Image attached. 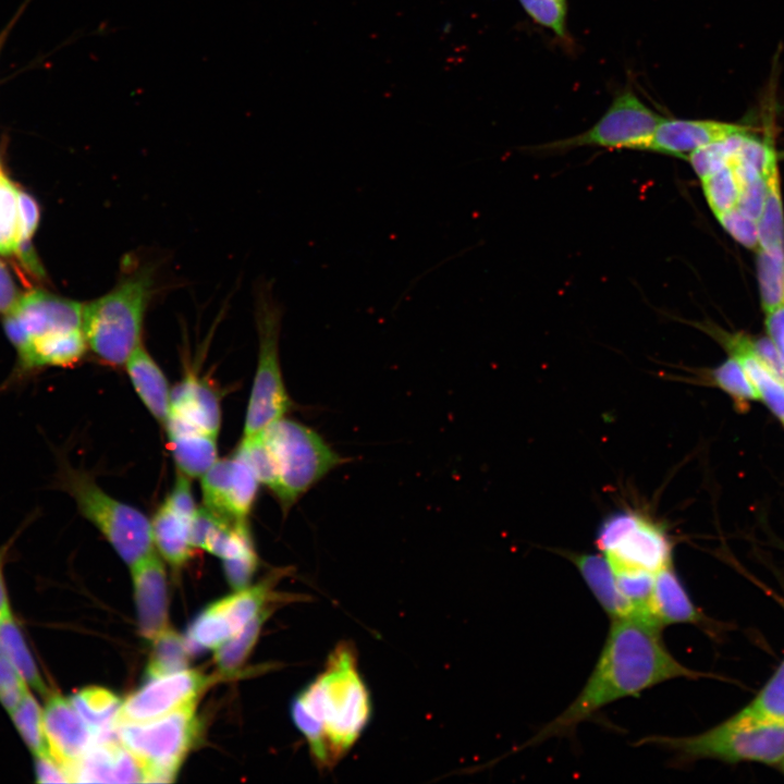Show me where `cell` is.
Instances as JSON below:
<instances>
[{
    "label": "cell",
    "mask_w": 784,
    "mask_h": 784,
    "mask_svg": "<svg viewBox=\"0 0 784 784\" xmlns=\"http://www.w3.org/2000/svg\"><path fill=\"white\" fill-rule=\"evenodd\" d=\"M84 305L44 291H30L12 310L30 340L47 333L82 329Z\"/></svg>",
    "instance_id": "cell-17"
},
{
    "label": "cell",
    "mask_w": 784,
    "mask_h": 784,
    "mask_svg": "<svg viewBox=\"0 0 784 784\" xmlns=\"http://www.w3.org/2000/svg\"><path fill=\"white\" fill-rule=\"evenodd\" d=\"M146 667L147 679L186 670L188 653L186 640L171 628H166L152 640Z\"/></svg>",
    "instance_id": "cell-31"
},
{
    "label": "cell",
    "mask_w": 784,
    "mask_h": 784,
    "mask_svg": "<svg viewBox=\"0 0 784 784\" xmlns=\"http://www.w3.org/2000/svg\"><path fill=\"white\" fill-rule=\"evenodd\" d=\"M124 366L140 401L159 422L164 424L170 412L171 391L164 373L143 343Z\"/></svg>",
    "instance_id": "cell-24"
},
{
    "label": "cell",
    "mask_w": 784,
    "mask_h": 784,
    "mask_svg": "<svg viewBox=\"0 0 784 784\" xmlns=\"http://www.w3.org/2000/svg\"><path fill=\"white\" fill-rule=\"evenodd\" d=\"M722 343L730 355L738 359L751 380L759 401L781 420L784 418V382L757 355L752 339L742 333L730 334L713 327L707 329Z\"/></svg>",
    "instance_id": "cell-20"
},
{
    "label": "cell",
    "mask_w": 784,
    "mask_h": 784,
    "mask_svg": "<svg viewBox=\"0 0 784 784\" xmlns=\"http://www.w3.org/2000/svg\"><path fill=\"white\" fill-rule=\"evenodd\" d=\"M576 566L591 593L612 618L637 617L636 608L620 590L613 569L602 554L564 552Z\"/></svg>",
    "instance_id": "cell-22"
},
{
    "label": "cell",
    "mask_w": 784,
    "mask_h": 784,
    "mask_svg": "<svg viewBox=\"0 0 784 784\" xmlns=\"http://www.w3.org/2000/svg\"><path fill=\"white\" fill-rule=\"evenodd\" d=\"M291 715L318 768H333L356 743L371 715L353 645L339 644L323 671L293 700Z\"/></svg>",
    "instance_id": "cell-2"
},
{
    "label": "cell",
    "mask_w": 784,
    "mask_h": 784,
    "mask_svg": "<svg viewBox=\"0 0 784 784\" xmlns=\"http://www.w3.org/2000/svg\"><path fill=\"white\" fill-rule=\"evenodd\" d=\"M211 681L201 672L188 670L147 679L144 686L122 701L114 725L163 716L196 701Z\"/></svg>",
    "instance_id": "cell-11"
},
{
    "label": "cell",
    "mask_w": 784,
    "mask_h": 784,
    "mask_svg": "<svg viewBox=\"0 0 784 784\" xmlns=\"http://www.w3.org/2000/svg\"><path fill=\"white\" fill-rule=\"evenodd\" d=\"M29 238L30 237L21 236L14 254L16 255L23 267L26 269L25 271H27L35 278L42 279L44 269L35 254L34 247Z\"/></svg>",
    "instance_id": "cell-48"
},
{
    "label": "cell",
    "mask_w": 784,
    "mask_h": 784,
    "mask_svg": "<svg viewBox=\"0 0 784 784\" xmlns=\"http://www.w3.org/2000/svg\"><path fill=\"white\" fill-rule=\"evenodd\" d=\"M169 415L218 436L221 421L218 395L208 382L194 373L185 376L171 390Z\"/></svg>",
    "instance_id": "cell-18"
},
{
    "label": "cell",
    "mask_w": 784,
    "mask_h": 784,
    "mask_svg": "<svg viewBox=\"0 0 784 784\" xmlns=\"http://www.w3.org/2000/svg\"><path fill=\"white\" fill-rule=\"evenodd\" d=\"M15 727L34 756L49 752L45 733L44 708L28 690L10 712Z\"/></svg>",
    "instance_id": "cell-34"
},
{
    "label": "cell",
    "mask_w": 784,
    "mask_h": 784,
    "mask_svg": "<svg viewBox=\"0 0 784 784\" xmlns=\"http://www.w3.org/2000/svg\"><path fill=\"white\" fill-rule=\"evenodd\" d=\"M140 634L152 640L168 628L167 583L155 551L131 566Z\"/></svg>",
    "instance_id": "cell-15"
},
{
    "label": "cell",
    "mask_w": 784,
    "mask_h": 784,
    "mask_svg": "<svg viewBox=\"0 0 784 784\" xmlns=\"http://www.w3.org/2000/svg\"><path fill=\"white\" fill-rule=\"evenodd\" d=\"M757 274L764 314L784 306V253L757 250Z\"/></svg>",
    "instance_id": "cell-35"
},
{
    "label": "cell",
    "mask_w": 784,
    "mask_h": 784,
    "mask_svg": "<svg viewBox=\"0 0 784 784\" xmlns=\"http://www.w3.org/2000/svg\"><path fill=\"white\" fill-rule=\"evenodd\" d=\"M706 200L715 217L735 208L742 193L740 177L731 162L701 179Z\"/></svg>",
    "instance_id": "cell-33"
},
{
    "label": "cell",
    "mask_w": 784,
    "mask_h": 784,
    "mask_svg": "<svg viewBox=\"0 0 784 784\" xmlns=\"http://www.w3.org/2000/svg\"><path fill=\"white\" fill-rule=\"evenodd\" d=\"M70 700L94 732L96 742L107 739L122 705L120 698L107 688L90 686L76 691Z\"/></svg>",
    "instance_id": "cell-26"
},
{
    "label": "cell",
    "mask_w": 784,
    "mask_h": 784,
    "mask_svg": "<svg viewBox=\"0 0 784 784\" xmlns=\"http://www.w3.org/2000/svg\"><path fill=\"white\" fill-rule=\"evenodd\" d=\"M744 709L757 718L784 724V659L757 696Z\"/></svg>",
    "instance_id": "cell-37"
},
{
    "label": "cell",
    "mask_w": 784,
    "mask_h": 784,
    "mask_svg": "<svg viewBox=\"0 0 784 784\" xmlns=\"http://www.w3.org/2000/svg\"><path fill=\"white\" fill-rule=\"evenodd\" d=\"M71 782L79 783H145V772L138 759L120 742L110 738L96 742L70 768Z\"/></svg>",
    "instance_id": "cell-16"
},
{
    "label": "cell",
    "mask_w": 784,
    "mask_h": 784,
    "mask_svg": "<svg viewBox=\"0 0 784 784\" xmlns=\"http://www.w3.org/2000/svg\"><path fill=\"white\" fill-rule=\"evenodd\" d=\"M17 209L21 236L30 237L39 220V208L35 199L27 193L17 189Z\"/></svg>",
    "instance_id": "cell-45"
},
{
    "label": "cell",
    "mask_w": 784,
    "mask_h": 784,
    "mask_svg": "<svg viewBox=\"0 0 784 784\" xmlns=\"http://www.w3.org/2000/svg\"><path fill=\"white\" fill-rule=\"evenodd\" d=\"M773 597H774V599L777 600V602L784 608V599H783V598H780V597L776 596V595H773Z\"/></svg>",
    "instance_id": "cell-51"
},
{
    "label": "cell",
    "mask_w": 784,
    "mask_h": 784,
    "mask_svg": "<svg viewBox=\"0 0 784 784\" xmlns=\"http://www.w3.org/2000/svg\"><path fill=\"white\" fill-rule=\"evenodd\" d=\"M21 297L9 268L0 260V314L12 311Z\"/></svg>",
    "instance_id": "cell-46"
},
{
    "label": "cell",
    "mask_w": 784,
    "mask_h": 784,
    "mask_svg": "<svg viewBox=\"0 0 784 784\" xmlns=\"http://www.w3.org/2000/svg\"><path fill=\"white\" fill-rule=\"evenodd\" d=\"M750 131L751 127L745 124L715 120L663 119L645 150L687 159L701 147Z\"/></svg>",
    "instance_id": "cell-14"
},
{
    "label": "cell",
    "mask_w": 784,
    "mask_h": 784,
    "mask_svg": "<svg viewBox=\"0 0 784 784\" xmlns=\"http://www.w3.org/2000/svg\"><path fill=\"white\" fill-rule=\"evenodd\" d=\"M35 773L38 783L71 782L68 768L49 752L35 756Z\"/></svg>",
    "instance_id": "cell-44"
},
{
    "label": "cell",
    "mask_w": 784,
    "mask_h": 784,
    "mask_svg": "<svg viewBox=\"0 0 784 784\" xmlns=\"http://www.w3.org/2000/svg\"><path fill=\"white\" fill-rule=\"evenodd\" d=\"M163 425L180 473L188 478L201 477L218 460L217 436L170 415Z\"/></svg>",
    "instance_id": "cell-21"
},
{
    "label": "cell",
    "mask_w": 784,
    "mask_h": 784,
    "mask_svg": "<svg viewBox=\"0 0 784 784\" xmlns=\"http://www.w3.org/2000/svg\"><path fill=\"white\" fill-rule=\"evenodd\" d=\"M235 453L267 486L286 513L330 471L347 463L314 429L286 418L270 422L253 436L243 437Z\"/></svg>",
    "instance_id": "cell-3"
},
{
    "label": "cell",
    "mask_w": 784,
    "mask_h": 784,
    "mask_svg": "<svg viewBox=\"0 0 784 784\" xmlns=\"http://www.w3.org/2000/svg\"><path fill=\"white\" fill-rule=\"evenodd\" d=\"M283 310L269 282L260 283L255 293V321L258 334V362L248 400L244 437L253 436L270 422L285 416L292 407L284 385L279 339Z\"/></svg>",
    "instance_id": "cell-7"
},
{
    "label": "cell",
    "mask_w": 784,
    "mask_h": 784,
    "mask_svg": "<svg viewBox=\"0 0 784 784\" xmlns=\"http://www.w3.org/2000/svg\"><path fill=\"white\" fill-rule=\"evenodd\" d=\"M270 607L261 610L240 632L216 649L215 661L223 675H234L244 664L255 646L265 621L270 615Z\"/></svg>",
    "instance_id": "cell-30"
},
{
    "label": "cell",
    "mask_w": 784,
    "mask_h": 784,
    "mask_svg": "<svg viewBox=\"0 0 784 784\" xmlns=\"http://www.w3.org/2000/svg\"><path fill=\"white\" fill-rule=\"evenodd\" d=\"M49 751L69 770L96 743V736L70 698L50 691L44 707ZM71 777V776H70Z\"/></svg>",
    "instance_id": "cell-13"
},
{
    "label": "cell",
    "mask_w": 784,
    "mask_h": 784,
    "mask_svg": "<svg viewBox=\"0 0 784 784\" xmlns=\"http://www.w3.org/2000/svg\"><path fill=\"white\" fill-rule=\"evenodd\" d=\"M200 478L205 507L230 520H246L260 482L241 456L217 460Z\"/></svg>",
    "instance_id": "cell-12"
},
{
    "label": "cell",
    "mask_w": 784,
    "mask_h": 784,
    "mask_svg": "<svg viewBox=\"0 0 784 784\" xmlns=\"http://www.w3.org/2000/svg\"><path fill=\"white\" fill-rule=\"evenodd\" d=\"M768 338L784 359V306L765 314Z\"/></svg>",
    "instance_id": "cell-47"
},
{
    "label": "cell",
    "mask_w": 784,
    "mask_h": 784,
    "mask_svg": "<svg viewBox=\"0 0 784 784\" xmlns=\"http://www.w3.org/2000/svg\"><path fill=\"white\" fill-rule=\"evenodd\" d=\"M706 377L709 383L725 392L739 411L747 409L751 402L759 401V395L747 372L732 355L711 369Z\"/></svg>",
    "instance_id": "cell-32"
},
{
    "label": "cell",
    "mask_w": 784,
    "mask_h": 784,
    "mask_svg": "<svg viewBox=\"0 0 784 784\" xmlns=\"http://www.w3.org/2000/svg\"><path fill=\"white\" fill-rule=\"evenodd\" d=\"M270 581L236 590L209 608L225 623L233 636L249 623L270 601Z\"/></svg>",
    "instance_id": "cell-27"
},
{
    "label": "cell",
    "mask_w": 784,
    "mask_h": 784,
    "mask_svg": "<svg viewBox=\"0 0 784 784\" xmlns=\"http://www.w3.org/2000/svg\"><path fill=\"white\" fill-rule=\"evenodd\" d=\"M19 672L0 656V702L10 713L28 691Z\"/></svg>",
    "instance_id": "cell-41"
},
{
    "label": "cell",
    "mask_w": 784,
    "mask_h": 784,
    "mask_svg": "<svg viewBox=\"0 0 784 784\" xmlns=\"http://www.w3.org/2000/svg\"><path fill=\"white\" fill-rule=\"evenodd\" d=\"M777 764H779L780 769L782 770V772L784 773V759L782 761H780Z\"/></svg>",
    "instance_id": "cell-52"
},
{
    "label": "cell",
    "mask_w": 784,
    "mask_h": 784,
    "mask_svg": "<svg viewBox=\"0 0 784 784\" xmlns=\"http://www.w3.org/2000/svg\"><path fill=\"white\" fill-rule=\"evenodd\" d=\"M20 237L17 188L3 175L0 169V254H13Z\"/></svg>",
    "instance_id": "cell-36"
},
{
    "label": "cell",
    "mask_w": 784,
    "mask_h": 784,
    "mask_svg": "<svg viewBox=\"0 0 784 784\" xmlns=\"http://www.w3.org/2000/svg\"><path fill=\"white\" fill-rule=\"evenodd\" d=\"M716 219L736 242L748 249L758 250L759 238L756 218L737 206L718 216Z\"/></svg>",
    "instance_id": "cell-40"
},
{
    "label": "cell",
    "mask_w": 784,
    "mask_h": 784,
    "mask_svg": "<svg viewBox=\"0 0 784 784\" xmlns=\"http://www.w3.org/2000/svg\"><path fill=\"white\" fill-rule=\"evenodd\" d=\"M257 565L258 558L255 551L237 558L223 560L226 580L235 590L248 587Z\"/></svg>",
    "instance_id": "cell-42"
},
{
    "label": "cell",
    "mask_w": 784,
    "mask_h": 784,
    "mask_svg": "<svg viewBox=\"0 0 784 784\" xmlns=\"http://www.w3.org/2000/svg\"><path fill=\"white\" fill-rule=\"evenodd\" d=\"M639 744L673 751L681 761L710 758L777 764L784 759V724L757 718L743 709L701 734L688 737L649 736Z\"/></svg>",
    "instance_id": "cell-5"
},
{
    "label": "cell",
    "mask_w": 784,
    "mask_h": 784,
    "mask_svg": "<svg viewBox=\"0 0 784 784\" xmlns=\"http://www.w3.org/2000/svg\"><path fill=\"white\" fill-rule=\"evenodd\" d=\"M7 551L8 547L0 548V623L12 616L3 577V565L7 556Z\"/></svg>",
    "instance_id": "cell-49"
},
{
    "label": "cell",
    "mask_w": 784,
    "mask_h": 784,
    "mask_svg": "<svg viewBox=\"0 0 784 784\" xmlns=\"http://www.w3.org/2000/svg\"><path fill=\"white\" fill-rule=\"evenodd\" d=\"M661 629L637 617L612 620L600 657L580 693L525 746L566 736L609 703L637 696L660 683L702 676L684 666L669 652L662 641Z\"/></svg>",
    "instance_id": "cell-1"
},
{
    "label": "cell",
    "mask_w": 784,
    "mask_h": 784,
    "mask_svg": "<svg viewBox=\"0 0 784 784\" xmlns=\"http://www.w3.org/2000/svg\"><path fill=\"white\" fill-rule=\"evenodd\" d=\"M9 30H10V28L7 27V28L0 34V49H1V47H2V45H3V42H4V40H5V38L8 37Z\"/></svg>",
    "instance_id": "cell-50"
},
{
    "label": "cell",
    "mask_w": 784,
    "mask_h": 784,
    "mask_svg": "<svg viewBox=\"0 0 784 784\" xmlns=\"http://www.w3.org/2000/svg\"><path fill=\"white\" fill-rule=\"evenodd\" d=\"M164 501L175 512L189 519L194 518L198 509L195 504L188 477L182 473L177 474L174 487Z\"/></svg>",
    "instance_id": "cell-43"
},
{
    "label": "cell",
    "mask_w": 784,
    "mask_h": 784,
    "mask_svg": "<svg viewBox=\"0 0 784 784\" xmlns=\"http://www.w3.org/2000/svg\"><path fill=\"white\" fill-rule=\"evenodd\" d=\"M0 656L19 672L28 687L45 696L50 694L13 616L0 623Z\"/></svg>",
    "instance_id": "cell-28"
},
{
    "label": "cell",
    "mask_w": 784,
    "mask_h": 784,
    "mask_svg": "<svg viewBox=\"0 0 784 784\" xmlns=\"http://www.w3.org/2000/svg\"><path fill=\"white\" fill-rule=\"evenodd\" d=\"M192 520L175 512L166 501L150 520L154 543L173 566H182L194 555L196 548L191 541Z\"/></svg>",
    "instance_id": "cell-25"
},
{
    "label": "cell",
    "mask_w": 784,
    "mask_h": 784,
    "mask_svg": "<svg viewBox=\"0 0 784 784\" xmlns=\"http://www.w3.org/2000/svg\"><path fill=\"white\" fill-rule=\"evenodd\" d=\"M596 544L613 573L656 575L672 565V540L658 523L634 511H618L600 525Z\"/></svg>",
    "instance_id": "cell-9"
},
{
    "label": "cell",
    "mask_w": 784,
    "mask_h": 784,
    "mask_svg": "<svg viewBox=\"0 0 784 784\" xmlns=\"http://www.w3.org/2000/svg\"><path fill=\"white\" fill-rule=\"evenodd\" d=\"M156 273L151 264L130 262L109 292L84 305L87 346L102 363L125 365L142 344L145 315L157 293Z\"/></svg>",
    "instance_id": "cell-4"
},
{
    "label": "cell",
    "mask_w": 784,
    "mask_h": 784,
    "mask_svg": "<svg viewBox=\"0 0 784 784\" xmlns=\"http://www.w3.org/2000/svg\"><path fill=\"white\" fill-rule=\"evenodd\" d=\"M119 742L140 762L145 783H170L197 738L196 701L146 722L114 725Z\"/></svg>",
    "instance_id": "cell-8"
},
{
    "label": "cell",
    "mask_w": 784,
    "mask_h": 784,
    "mask_svg": "<svg viewBox=\"0 0 784 784\" xmlns=\"http://www.w3.org/2000/svg\"><path fill=\"white\" fill-rule=\"evenodd\" d=\"M58 482L130 567L154 551L151 522L143 512L109 495L89 474L65 462Z\"/></svg>",
    "instance_id": "cell-6"
},
{
    "label": "cell",
    "mask_w": 784,
    "mask_h": 784,
    "mask_svg": "<svg viewBox=\"0 0 784 784\" xmlns=\"http://www.w3.org/2000/svg\"><path fill=\"white\" fill-rule=\"evenodd\" d=\"M647 614L649 621L660 628L676 623L700 626L707 624L706 617L690 600L672 565L654 575Z\"/></svg>",
    "instance_id": "cell-19"
},
{
    "label": "cell",
    "mask_w": 784,
    "mask_h": 784,
    "mask_svg": "<svg viewBox=\"0 0 784 784\" xmlns=\"http://www.w3.org/2000/svg\"><path fill=\"white\" fill-rule=\"evenodd\" d=\"M757 222L758 250L784 253V210L777 168L767 176V193Z\"/></svg>",
    "instance_id": "cell-29"
},
{
    "label": "cell",
    "mask_w": 784,
    "mask_h": 784,
    "mask_svg": "<svg viewBox=\"0 0 784 784\" xmlns=\"http://www.w3.org/2000/svg\"><path fill=\"white\" fill-rule=\"evenodd\" d=\"M537 24L550 29L565 45H572L567 32V0H518Z\"/></svg>",
    "instance_id": "cell-38"
},
{
    "label": "cell",
    "mask_w": 784,
    "mask_h": 784,
    "mask_svg": "<svg viewBox=\"0 0 784 784\" xmlns=\"http://www.w3.org/2000/svg\"><path fill=\"white\" fill-rule=\"evenodd\" d=\"M781 422H782V425L784 426V418H783V419H781Z\"/></svg>",
    "instance_id": "cell-53"
},
{
    "label": "cell",
    "mask_w": 784,
    "mask_h": 784,
    "mask_svg": "<svg viewBox=\"0 0 784 784\" xmlns=\"http://www.w3.org/2000/svg\"><path fill=\"white\" fill-rule=\"evenodd\" d=\"M87 348L83 329L52 332L33 339L19 360L24 370L69 367L78 363Z\"/></svg>",
    "instance_id": "cell-23"
},
{
    "label": "cell",
    "mask_w": 784,
    "mask_h": 784,
    "mask_svg": "<svg viewBox=\"0 0 784 784\" xmlns=\"http://www.w3.org/2000/svg\"><path fill=\"white\" fill-rule=\"evenodd\" d=\"M739 134L701 147L687 157V160L700 180L728 163L735 150L737 136Z\"/></svg>",
    "instance_id": "cell-39"
},
{
    "label": "cell",
    "mask_w": 784,
    "mask_h": 784,
    "mask_svg": "<svg viewBox=\"0 0 784 784\" xmlns=\"http://www.w3.org/2000/svg\"><path fill=\"white\" fill-rule=\"evenodd\" d=\"M661 115L647 107L632 89L615 96L602 118L589 130L569 138L539 146L537 149L560 151L581 146L645 150Z\"/></svg>",
    "instance_id": "cell-10"
}]
</instances>
